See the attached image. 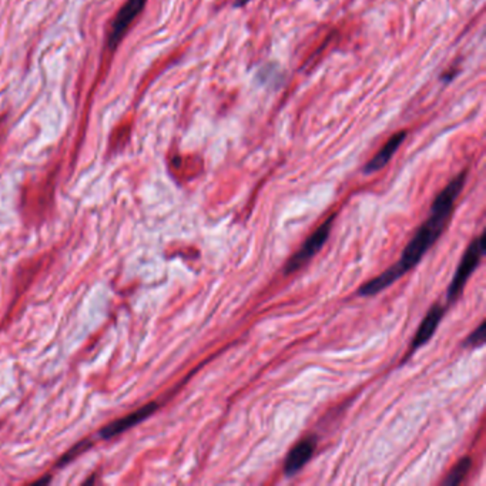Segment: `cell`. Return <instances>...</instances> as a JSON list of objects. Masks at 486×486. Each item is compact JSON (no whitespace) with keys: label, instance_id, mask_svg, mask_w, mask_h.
Listing matches in <instances>:
<instances>
[{"label":"cell","instance_id":"obj_2","mask_svg":"<svg viewBox=\"0 0 486 486\" xmlns=\"http://www.w3.org/2000/svg\"><path fill=\"white\" fill-rule=\"evenodd\" d=\"M485 232H482L478 238H475L470 246L466 249L458 268L456 273L449 284L448 288V304H452L461 294L462 290L468 281V278L472 275V273L476 270V267L479 266L483 254H485Z\"/></svg>","mask_w":486,"mask_h":486},{"label":"cell","instance_id":"obj_3","mask_svg":"<svg viewBox=\"0 0 486 486\" xmlns=\"http://www.w3.org/2000/svg\"><path fill=\"white\" fill-rule=\"evenodd\" d=\"M336 218V214H333L327 221H324L302 244V247L287 261L284 267L285 274H292L298 271L301 267H304L321 249L326 244V241L330 237L333 221Z\"/></svg>","mask_w":486,"mask_h":486},{"label":"cell","instance_id":"obj_10","mask_svg":"<svg viewBox=\"0 0 486 486\" xmlns=\"http://www.w3.org/2000/svg\"><path fill=\"white\" fill-rule=\"evenodd\" d=\"M485 330H486V326H485V322H482L480 326L473 333H470V336L466 338V341L463 343V347H470V348L482 347L486 340Z\"/></svg>","mask_w":486,"mask_h":486},{"label":"cell","instance_id":"obj_5","mask_svg":"<svg viewBox=\"0 0 486 486\" xmlns=\"http://www.w3.org/2000/svg\"><path fill=\"white\" fill-rule=\"evenodd\" d=\"M316 448V438L315 437H307L301 439L287 455L285 465H284V473L287 476H294L297 472H300L308 461L314 456Z\"/></svg>","mask_w":486,"mask_h":486},{"label":"cell","instance_id":"obj_4","mask_svg":"<svg viewBox=\"0 0 486 486\" xmlns=\"http://www.w3.org/2000/svg\"><path fill=\"white\" fill-rule=\"evenodd\" d=\"M147 0H127L126 5L120 9L119 15L116 16L110 36H109V45L110 47H116L119 42L123 39L126 30L130 28L133 20L138 16V13L143 11Z\"/></svg>","mask_w":486,"mask_h":486},{"label":"cell","instance_id":"obj_7","mask_svg":"<svg viewBox=\"0 0 486 486\" xmlns=\"http://www.w3.org/2000/svg\"><path fill=\"white\" fill-rule=\"evenodd\" d=\"M405 137H407V133H405V131H398L396 134H393V136L385 143V146L377 153V155L368 161V165L365 166L364 172H365L367 174H371V173H377V172H379L381 169H384V167L389 163V160H391L392 155L396 153V150L399 148V146L402 144V141L405 140Z\"/></svg>","mask_w":486,"mask_h":486},{"label":"cell","instance_id":"obj_8","mask_svg":"<svg viewBox=\"0 0 486 486\" xmlns=\"http://www.w3.org/2000/svg\"><path fill=\"white\" fill-rule=\"evenodd\" d=\"M155 410H157V403H154V402H153V403H147L146 407L140 408V410L136 411L134 414H131V415H129V417H124L123 420H119V421L110 424L109 427L103 428L102 437L106 438V439L113 438V437H116V435L124 432L126 429H129V428L137 425L138 422L144 421V420L148 418Z\"/></svg>","mask_w":486,"mask_h":486},{"label":"cell","instance_id":"obj_1","mask_svg":"<svg viewBox=\"0 0 486 486\" xmlns=\"http://www.w3.org/2000/svg\"><path fill=\"white\" fill-rule=\"evenodd\" d=\"M466 182V172L458 174L435 198L431 214L428 220L420 227L414 238L408 242L407 247L402 251V256L398 263L389 267L386 271L379 274L378 277L365 283L360 290L358 294L361 297H372L379 294L382 290L392 285L396 280L402 275L411 271L428 253V250L435 244L437 239L441 237L446 223L449 221L455 201L461 194Z\"/></svg>","mask_w":486,"mask_h":486},{"label":"cell","instance_id":"obj_6","mask_svg":"<svg viewBox=\"0 0 486 486\" xmlns=\"http://www.w3.org/2000/svg\"><path fill=\"white\" fill-rule=\"evenodd\" d=\"M444 314H445V308L441 304H435L428 311L427 316L421 322V327L418 328V331L414 337V341L411 344V350H410V354L407 355V358L411 357L415 351H418L421 347H424L432 338V336L435 334V331L439 326V322L444 318Z\"/></svg>","mask_w":486,"mask_h":486},{"label":"cell","instance_id":"obj_9","mask_svg":"<svg viewBox=\"0 0 486 486\" xmlns=\"http://www.w3.org/2000/svg\"><path fill=\"white\" fill-rule=\"evenodd\" d=\"M470 466H472V459H470L469 456L462 458V459L452 468V470L449 472V475L446 476V479L442 482V485H444V486H456V485H459V483L463 480V478L466 476V473L469 472Z\"/></svg>","mask_w":486,"mask_h":486},{"label":"cell","instance_id":"obj_11","mask_svg":"<svg viewBox=\"0 0 486 486\" xmlns=\"http://www.w3.org/2000/svg\"><path fill=\"white\" fill-rule=\"evenodd\" d=\"M249 2H250V0H235V2H234V6H237V8H241V6L247 5Z\"/></svg>","mask_w":486,"mask_h":486}]
</instances>
